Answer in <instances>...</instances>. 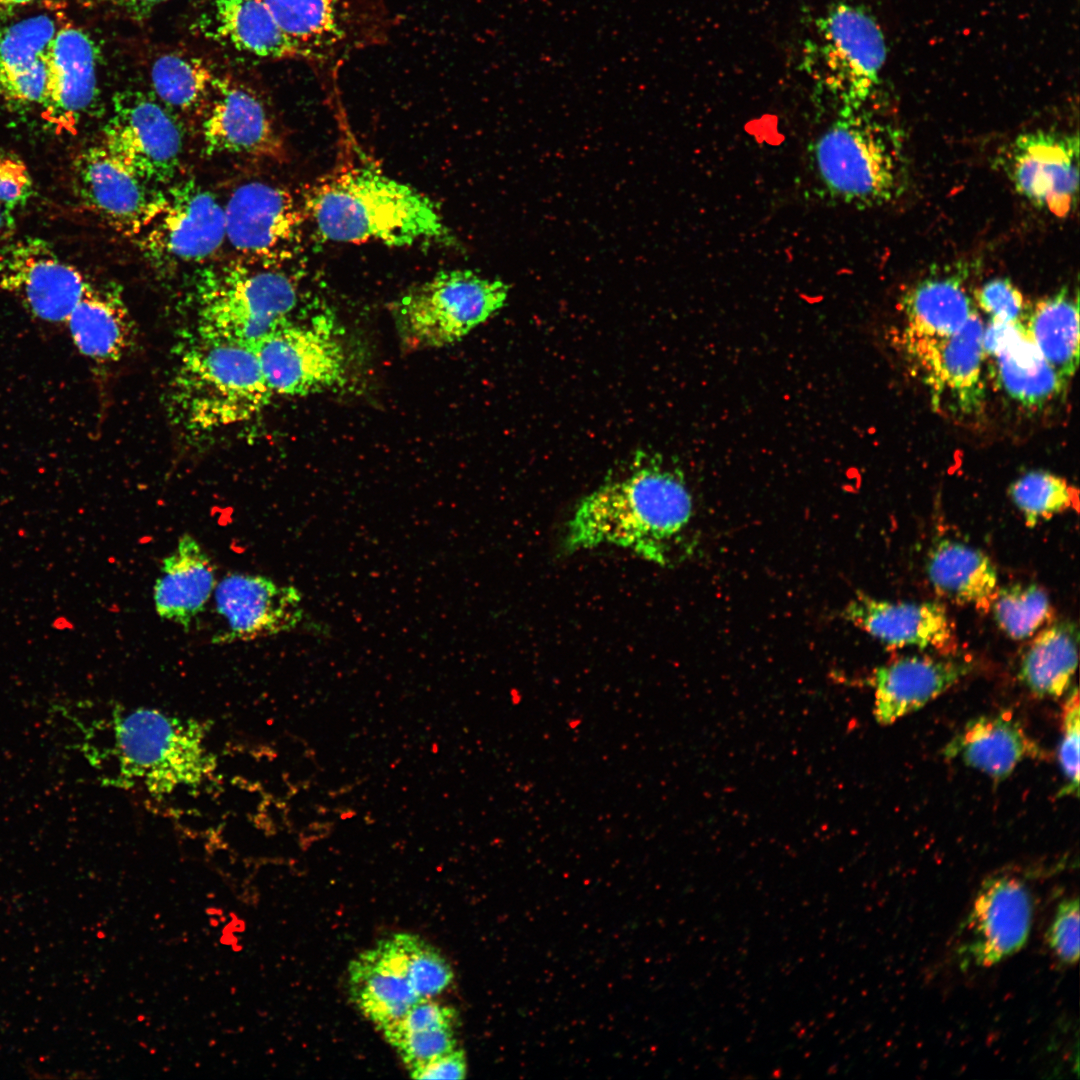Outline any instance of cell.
Listing matches in <instances>:
<instances>
[{
	"mask_svg": "<svg viewBox=\"0 0 1080 1080\" xmlns=\"http://www.w3.org/2000/svg\"><path fill=\"white\" fill-rule=\"evenodd\" d=\"M456 1010L446 1004L421 998L399 1019L380 1029L385 1040L392 1046L403 1036L432 1029L455 1028Z\"/></svg>",
	"mask_w": 1080,
	"mask_h": 1080,
	"instance_id": "cell-39",
	"label": "cell"
},
{
	"mask_svg": "<svg viewBox=\"0 0 1080 1080\" xmlns=\"http://www.w3.org/2000/svg\"><path fill=\"white\" fill-rule=\"evenodd\" d=\"M999 162L1014 190L1036 208L1064 218L1076 207L1077 134L1046 129L1021 133L1001 152Z\"/></svg>",
	"mask_w": 1080,
	"mask_h": 1080,
	"instance_id": "cell-11",
	"label": "cell"
},
{
	"mask_svg": "<svg viewBox=\"0 0 1080 1080\" xmlns=\"http://www.w3.org/2000/svg\"><path fill=\"white\" fill-rule=\"evenodd\" d=\"M414 1079H463L467 1073L462 1049H453L409 1070Z\"/></svg>",
	"mask_w": 1080,
	"mask_h": 1080,
	"instance_id": "cell-45",
	"label": "cell"
},
{
	"mask_svg": "<svg viewBox=\"0 0 1080 1080\" xmlns=\"http://www.w3.org/2000/svg\"><path fill=\"white\" fill-rule=\"evenodd\" d=\"M205 152L276 162L287 160L285 141L262 101L249 89L217 79L202 123Z\"/></svg>",
	"mask_w": 1080,
	"mask_h": 1080,
	"instance_id": "cell-19",
	"label": "cell"
},
{
	"mask_svg": "<svg viewBox=\"0 0 1080 1080\" xmlns=\"http://www.w3.org/2000/svg\"><path fill=\"white\" fill-rule=\"evenodd\" d=\"M971 669L967 661L906 656L878 667L873 674L874 715L889 725L934 700Z\"/></svg>",
	"mask_w": 1080,
	"mask_h": 1080,
	"instance_id": "cell-23",
	"label": "cell"
},
{
	"mask_svg": "<svg viewBox=\"0 0 1080 1080\" xmlns=\"http://www.w3.org/2000/svg\"><path fill=\"white\" fill-rule=\"evenodd\" d=\"M97 48L82 29L66 25L45 57L46 86L40 106L44 119L58 131L72 132L97 93Z\"/></svg>",
	"mask_w": 1080,
	"mask_h": 1080,
	"instance_id": "cell-21",
	"label": "cell"
},
{
	"mask_svg": "<svg viewBox=\"0 0 1080 1080\" xmlns=\"http://www.w3.org/2000/svg\"><path fill=\"white\" fill-rule=\"evenodd\" d=\"M157 99L171 108L190 111L212 95L216 77L201 59L168 53L158 57L150 70Z\"/></svg>",
	"mask_w": 1080,
	"mask_h": 1080,
	"instance_id": "cell-34",
	"label": "cell"
},
{
	"mask_svg": "<svg viewBox=\"0 0 1080 1080\" xmlns=\"http://www.w3.org/2000/svg\"><path fill=\"white\" fill-rule=\"evenodd\" d=\"M992 357L1000 388L1025 407L1043 406L1064 391L1066 384L1026 330Z\"/></svg>",
	"mask_w": 1080,
	"mask_h": 1080,
	"instance_id": "cell-33",
	"label": "cell"
},
{
	"mask_svg": "<svg viewBox=\"0 0 1080 1080\" xmlns=\"http://www.w3.org/2000/svg\"><path fill=\"white\" fill-rule=\"evenodd\" d=\"M509 287L472 270L441 271L408 289L392 305L402 342L439 348L460 341L506 303Z\"/></svg>",
	"mask_w": 1080,
	"mask_h": 1080,
	"instance_id": "cell-7",
	"label": "cell"
},
{
	"mask_svg": "<svg viewBox=\"0 0 1080 1080\" xmlns=\"http://www.w3.org/2000/svg\"><path fill=\"white\" fill-rule=\"evenodd\" d=\"M983 331V322L975 312L959 331L946 337L903 334L905 350L919 367L935 405L947 396L962 414L982 409Z\"/></svg>",
	"mask_w": 1080,
	"mask_h": 1080,
	"instance_id": "cell-16",
	"label": "cell"
},
{
	"mask_svg": "<svg viewBox=\"0 0 1080 1080\" xmlns=\"http://www.w3.org/2000/svg\"><path fill=\"white\" fill-rule=\"evenodd\" d=\"M206 727L151 708L116 712L114 752L121 784L140 781L153 796L196 788L212 775L216 758L205 744Z\"/></svg>",
	"mask_w": 1080,
	"mask_h": 1080,
	"instance_id": "cell-5",
	"label": "cell"
},
{
	"mask_svg": "<svg viewBox=\"0 0 1080 1080\" xmlns=\"http://www.w3.org/2000/svg\"><path fill=\"white\" fill-rule=\"evenodd\" d=\"M90 284L42 239H21L0 248V288L35 319L66 323Z\"/></svg>",
	"mask_w": 1080,
	"mask_h": 1080,
	"instance_id": "cell-14",
	"label": "cell"
},
{
	"mask_svg": "<svg viewBox=\"0 0 1080 1080\" xmlns=\"http://www.w3.org/2000/svg\"><path fill=\"white\" fill-rule=\"evenodd\" d=\"M304 216L322 239L333 242L456 245L428 196L369 163L343 164L318 179L304 196Z\"/></svg>",
	"mask_w": 1080,
	"mask_h": 1080,
	"instance_id": "cell-2",
	"label": "cell"
},
{
	"mask_svg": "<svg viewBox=\"0 0 1080 1080\" xmlns=\"http://www.w3.org/2000/svg\"><path fill=\"white\" fill-rule=\"evenodd\" d=\"M348 976L352 1002L379 1030L399 1019L420 999L390 937L352 960Z\"/></svg>",
	"mask_w": 1080,
	"mask_h": 1080,
	"instance_id": "cell-25",
	"label": "cell"
},
{
	"mask_svg": "<svg viewBox=\"0 0 1080 1080\" xmlns=\"http://www.w3.org/2000/svg\"><path fill=\"white\" fill-rule=\"evenodd\" d=\"M217 613L226 621L214 643L251 641L294 630L304 611L300 592L291 585L249 573H230L214 590Z\"/></svg>",
	"mask_w": 1080,
	"mask_h": 1080,
	"instance_id": "cell-18",
	"label": "cell"
},
{
	"mask_svg": "<svg viewBox=\"0 0 1080 1080\" xmlns=\"http://www.w3.org/2000/svg\"><path fill=\"white\" fill-rule=\"evenodd\" d=\"M978 305L991 319L1018 323L1025 319L1027 309L1020 290L1007 278H994L975 291Z\"/></svg>",
	"mask_w": 1080,
	"mask_h": 1080,
	"instance_id": "cell-42",
	"label": "cell"
},
{
	"mask_svg": "<svg viewBox=\"0 0 1080 1080\" xmlns=\"http://www.w3.org/2000/svg\"><path fill=\"white\" fill-rule=\"evenodd\" d=\"M1079 693L1075 686L1070 689L1063 709L1062 738L1058 748V760L1065 776L1066 785L1060 795L1078 794L1079 786Z\"/></svg>",
	"mask_w": 1080,
	"mask_h": 1080,
	"instance_id": "cell-40",
	"label": "cell"
},
{
	"mask_svg": "<svg viewBox=\"0 0 1080 1080\" xmlns=\"http://www.w3.org/2000/svg\"><path fill=\"white\" fill-rule=\"evenodd\" d=\"M402 958L407 979L421 998H433L453 981L454 973L445 957L431 944L411 933L392 935Z\"/></svg>",
	"mask_w": 1080,
	"mask_h": 1080,
	"instance_id": "cell-38",
	"label": "cell"
},
{
	"mask_svg": "<svg viewBox=\"0 0 1080 1080\" xmlns=\"http://www.w3.org/2000/svg\"><path fill=\"white\" fill-rule=\"evenodd\" d=\"M172 392L181 419L197 430L249 420L273 394L250 347L203 338L180 357Z\"/></svg>",
	"mask_w": 1080,
	"mask_h": 1080,
	"instance_id": "cell-4",
	"label": "cell"
},
{
	"mask_svg": "<svg viewBox=\"0 0 1080 1080\" xmlns=\"http://www.w3.org/2000/svg\"><path fill=\"white\" fill-rule=\"evenodd\" d=\"M215 5L220 33L238 50L272 60L302 59L263 0H216Z\"/></svg>",
	"mask_w": 1080,
	"mask_h": 1080,
	"instance_id": "cell-32",
	"label": "cell"
},
{
	"mask_svg": "<svg viewBox=\"0 0 1080 1080\" xmlns=\"http://www.w3.org/2000/svg\"><path fill=\"white\" fill-rule=\"evenodd\" d=\"M226 240L244 259L275 265L292 256L303 212L283 187L244 183L224 206Z\"/></svg>",
	"mask_w": 1080,
	"mask_h": 1080,
	"instance_id": "cell-15",
	"label": "cell"
},
{
	"mask_svg": "<svg viewBox=\"0 0 1080 1080\" xmlns=\"http://www.w3.org/2000/svg\"><path fill=\"white\" fill-rule=\"evenodd\" d=\"M1026 331L1043 357L1067 384L1079 361L1078 296L1062 288L1027 310Z\"/></svg>",
	"mask_w": 1080,
	"mask_h": 1080,
	"instance_id": "cell-31",
	"label": "cell"
},
{
	"mask_svg": "<svg viewBox=\"0 0 1080 1080\" xmlns=\"http://www.w3.org/2000/svg\"><path fill=\"white\" fill-rule=\"evenodd\" d=\"M250 348L272 393L306 396L344 384V349L320 326L286 320Z\"/></svg>",
	"mask_w": 1080,
	"mask_h": 1080,
	"instance_id": "cell-12",
	"label": "cell"
},
{
	"mask_svg": "<svg viewBox=\"0 0 1080 1080\" xmlns=\"http://www.w3.org/2000/svg\"><path fill=\"white\" fill-rule=\"evenodd\" d=\"M693 517L683 473L655 456L640 454L578 503L562 545L569 553L617 546L670 566L692 552Z\"/></svg>",
	"mask_w": 1080,
	"mask_h": 1080,
	"instance_id": "cell-1",
	"label": "cell"
},
{
	"mask_svg": "<svg viewBox=\"0 0 1080 1080\" xmlns=\"http://www.w3.org/2000/svg\"><path fill=\"white\" fill-rule=\"evenodd\" d=\"M1048 943L1056 956L1066 964L1079 958V901L1068 898L1057 907L1048 930Z\"/></svg>",
	"mask_w": 1080,
	"mask_h": 1080,
	"instance_id": "cell-43",
	"label": "cell"
},
{
	"mask_svg": "<svg viewBox=\"0 0 1080 1080\" xmlns=\"http://www.w3.org/2000/svg\"><path fill=\"white\" fill-rule=\"evenodd\" d=\"M1033 902L1018 879L998 876L980 888L967 919V953L975 964L991 966L1018 952L1027 942Z\"/></svg>",
	"mask_w": 1080,
	"mask_h": 1080,
	"instance_id": "cell-20",
	"label": "cell"
},
{
	"mask_svg": "<svg viewBox=\"0 0 1080 1080\" xmlns=\"http://www.w3.org/2000/svg\"><path fill=\"white\" fill-rule=\"evenodd\" d=\"M961 271L927 277L903 296L904 333L946 337L959 331L976 312Z\"/></svg>",
	"mask_w": 1080,
	"mask_h": 1080,
	"instance_id": "cell-29",
	"label": "cell"
},
{
	"mask_svg": "<svg viewBox=\"0 0 1080 1080\" xmlns=\"http://www.w3.org/2000/svg\"><path fill=\"white\" fill-rule=\"evenodd\" d=\"M899 131L865 114L839 112L810 145L819 194L831 202L872 208L898 198L907 179Z\"/></svg>",
	"mask_w": 1080,
	"mask_h": 1080,
	"instance_id": "cell-3",
	"label": "cell"
},
{
	"mask_svg": "<svg viewBox=\"0 0 1080 1080\" xmlns=\"http://www.w3.org/2000/svg\"><path fill=\"white\" fill-rule=\"evenodd\" d=\"M295 282L275 265L242 259L204 272L197 285L200 338L251 347L288 320Z\"/></svg>",
	"mask_w": 1080,
	"mask_h": 1080,
	"instance_id": "cell-6",
	"label": "cell"
},
{
	"mask_svg": "<svg viewBox=\"0 0 1080 1080\" xmlns=\"http://www.w3.org/2000/svg\"><path fill=\"white\" fill-rule=\"evenodd\" d=\"M1009 495L1029 527L1068 509L1074 499L1066 480L1046 471L1023 474L1010 485Z\"/></svg>",
	"mask_w": 1080,
	"mask_h": 1080,
	"instance_id": "cell-37",
	"label": "cell"
},
{
	"mask_svg": "<svg viewBox=\"0 0 1080 1080\" xmlns=\"http://www.w3.org/2000/svg\"><path fill=\"white\" fill-rule=\"evenodd\" d=\"M56 20L38 14L0 32V85L44 59L58 32Z\"/></svg>",
	"mask_w": 1080,
	"mask_h": 1080,
	"instance_id": "cell-36",
	"label": "cell"
},
{
	"mask_svg": "<svg viewBox=\"0 0 1080 1080\" xmlns=\"http://www.w3.org/2000/svg\"><path fill=\"white\" fill-rule=\"evenodd\" d=\"M454 1028H439L410 1033L392 1045L408 1070L456 1048Z\"/></svg>",
	"mask_w": 1080,
	"mask_h": 1080,
	"instance_id": "cell-41",
	"label": "cell"
},
{
	"mask_svg": "<svg viewBox=\"0 0 1080 1080\" xmlns=\"http://www.w3.org/2000/svg\"><path fill=\"white\" fill-rule=\"evenodd\" d=\"M217 585L216 568L202 545L188 533L162 559L153 587L157 615L188 629L202 613Z\"/></svg>",
	"mask_w": 1080,
	"mask_h": 1080,
	"instance_id": "cell-24",
	"label": "cell"
},
{
	"mask_svg": "<svg viewBox=\"0 0 1080 1080\" xmlns=\"http://www.w3.org/2000/svg\"><path fill=\"white\" fill-rule=\"evenodd\" d=\"M1077 625L1059 620L1041 629L1022 655L1019 679L1039 698H1058L1071 686L1078 664Z\"/></svg>",
	"mask_w": 1080,
	"mask_h": 1080,
	"instance_id": "cell-30",
	"label": "cell"
},
{
	"mask_svg": "<svg viewBox=\"0 0 1080 1080\" xmlns=\"http://www.w3.org/2000/svg\"><path fill=\"white\" fill-rule=\"evenodd\" d=\"M144 254L170 262H198L226 240L224 207L194 180L164 191L158 213L134 238Z\"/></svg>",
	"mask_w": 1080,
	"mask_h": 1080,
	"instance_id": "cell-13",
	"label": "cell"
},
{
	"mask_svg": "<svg viewBox=\"0 0 1080 1080\" xmlns=\"http://www.w3.org/2000/svg\"><path fill=\"white\" fill-rule=\"evenodd\" d=\"M32 0H0V12H10L27 5Z\"/></svg>",
	"mask_w": 1080,
	"mask_h": 1080,
	"instance_id": "cell-48",
	"label": "cell"
},
{
	"mask_svg": "<svg viewBox=\"0 0 1080 1080\" xmlns=\"http://www.w3.org/2000/svg\"><path fill=\"white\" fill-rule=\"evenodd\" d=\"M132 173L149 184H167L179 170L182 134L165 105L139 90L113 98V114L100 142Z\"/></svg>",
	"mask_w": 1080,
	"mask_h": 1080,
	"instance_id": "cell-10",
	"label": "cell"
},
{
	"mask_svg": "<svg viewBox=\"0 0 1080 1080\" xmlns=\"http://www.w3.org/2000/svg\"><path fill=\"white\" fill-rule=\"evenodd\" d=\"M33 186L26 164L0 148V204L10 210L23 206L32 196Z\"/></svg>",
	"mask_w": 1080,
	"mask_h": 1080,
	"instance_id": "cell-44",
	"label": "cell"
},
{
	"mask_svg": "<svg viewBox=\"0 0 1080 1080\" xmlns=\"http://www.w3.org/2000/svg\"><path fill=\"white\" fill-rule=\"evenodd\" d=\"M303 60L326 64L381 40L379 0H263Z\"/></svg>",
	"mask_w": 1080,
	"mask_h": 1080,
	"instance_id": "cell-9",
	"label": "cell"
},
{
	"mask_svg": "<svg viewBox=\"0 0 1080 1080\" xmlns=\"http://www.w3.org/2000/svg\"><path fill=\"white\" fill-rule=\"evenodd\" d=\"M990 609L999 628L1014 640L1033 636L1052 614L1047 592L1035 583L997 588Z\"/></svg>",
	"mask_w": 1080,
	"mask_h": 1080,
	"instance_id": "cell-35",
	"label": "cell"
},
{
	"mask_svg": "<svg viewBox=\"0 0 1080 1080\" xmlns=\"http://www.w3.org/2000/svg\"><path fill=\"white\" fill-rule=\"evenodd\" d=\"M945 754L1001 781L1023 760L1041 757L1042 750L1018 721L1002 713L969 721L947 745Z\"/></svg>",
	"mask_w": 1080,
	"mask_h": 1080,
	"instance_id": "cell-26",
	"label": "cell"
},
{
	"mask_svg": "<svg viewBox=\"0 0 1080 1080\" xmlns=\"http://www.w3.org/2000/svg\"><path fill=\"white\" fill-rule=\"evenodd\" d=\"M847 622L891 647H948L954 629L939 602H891L858 592L841 612Z\"/></svg>",
	"mask_w": 1080,
	"mask_h": 1080,
	"instance_id": "cell-22",
	"label": "cell"
},
{
	"mask_svg": "<svg viewBox=\"0 0 1080 1080\" xmlns=\"http://www.w3.org/2000/svg\"><path fill=\"white\" fill-rule=\"evenodd\" d=\"M15 228L12 210L0 204V237L9 236Z\"/></svg>",
	"mask_w": 1080,
	"mask_h": 1080,
	"instance_id": "cell-47",
	"label": "cell"
},
{
	"mask_svg": "<svg viewBox=\"0 0 1080 1080\" xmlns=\"http://www.w3.org/2000/svg\"><path fill=\"white\" fill-rule=\"evenodd\" d=\"M820 80L840 105L858 111L879 85L887 47L876 20L863 8L836 2L816 21Z\"/></svg>",
	"mask_w": 1080,
	"mask_h": 1080,
	"instance_id": "cell-8",
	"label": "cell"
},
{
	"mask_svg": "<svg viewBox=\"0 0 1080 1080\" xmlns=\"http://www.w3.org/2000/svg\"><path fill=\"white\" fill-rule=\"evenodd\" d=\"M74 182L87 209L131 239L158 213L164 199V191L151 188V184L128 170L101 143L77 156Z\"/></svg>",
	"mask_w": 1080,
	"mask_h": 1080,
	"instance_id": "cell-17",
	"label": "cell"
},
{
	"mask_svg": "<svg viewBox=\"0 0 1080 1080\" xmlns=\"http://www.w3.org/2000/svg\"><path fill=\"white\" fill-rule=\"evenodd\" d=\"M928 580L936 593L958 604L990 609L997 590V571L981 550L952 539L932 546L926 562Z\"/></svg>",
	"mask_w": 1080,
	"mask_h": 1080,
	"instance_id": "cell-28",
	"label": "cell"
},
{
	"mask_svg": "<svg viewBox=\"0 0 1080 1080\" xmlns=\"http://www.w3.org/2000/svg\"><path fill=\"white\" fill-rule=\"evenodd\" d=\"M168 0H87L95 6L110 9L130 19L143 20L158 5Z\"/></svg>",
	"mask_w": 1080,
	"mask_h": 1080,
	"instance_id": "cell-46",
	"label": "cell"
},
{
	"mask_svg": "<svg viewBox=\"0 0 1080 1080\" xmlns=\"http://www.w3.org/2000/svg\"><path fill=\"white\" fill-rule=\"evenodd\" d=\"M66 323L78 351L99 364L120 360L135 342L134 321L110 287L91 283Z\"/></svg>",
	"mask_w": 1080,
	"mask_h": 1080,
	"instance_id": "cell-27",
	"label": "cell"
}]
</instances>
